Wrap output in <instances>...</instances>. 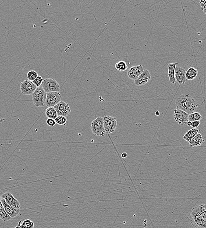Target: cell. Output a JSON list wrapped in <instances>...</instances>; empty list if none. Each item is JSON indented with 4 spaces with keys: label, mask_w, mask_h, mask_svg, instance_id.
Listing matches in <instances>:
<instances>
[{
    "label": "cell",
    "mask_w": 206,
    "mask_h": 228,
    "mask_svg": "<svg viewBox=\"0 0 206 228\" xmlns=\"http://www.w3.org/2000/svg\"><path fill=\"white\" fill-rule=\"evenodd\" d=\"M41 86L47 93L51 92H59L61 89L60 85L57 81L51 78L43 80Z\"/></svg>",
    "instance_id": "cell-5"
},
{
    "label": "cell",
    "mask_w": 206,
    "mask_h": 228,
    "mask_svg": "<svg viewBox=\"0 0 206 228\" xmlns=\"http://www.w3.org/2000/svg\"><path fill=\"white\" fill-rule=\"evenodd\" d=\"M18 224L21 225L22 228H34V223L30 219H26L23 221L21 220L19 222Z\"/></svg>",
    "instance_id": "cell-22"
},
{
    "label": "cell",
    "mask_w": 206,
    "mask_h": 228,
    "mask_svg": "<svg viewBox=\"0 0 206 228\" xmlns=\"http://www.w3.org/2000/svg\"><path fill=\"white\" fill-rule=\"evenodd\" d=\"M189 115L181 110L176 109L174 111V118L175 121L179 125H186L188 121Z\"/></svg>",
    "instance_id": "cell-10"
},
{
    "label": "cell",
    "mask_w": 206,
    "mask_h": 228,
    "mask_svg": "<svg viewBox=\"0 0 206 228\" xmlns=\"http://www.w3.org/2000/svg\"><path fill=\"white\" fill-rule=\"evenodd\" d=\"M43 80L42 77L41 76H38L35 80H34L32 82L36 86V87H39L41 86L42 83L43 81Z\"/></svg>",
    "instance_id": "cell-27"
},
{
    "label": "cell",
    "mask_w": 206,
    "mask_h": 228,
    "mask_svg": "<svg viewBox=\"0 0 206 228\" xmlns=\"http://www.w3.org/2000/svg\"><path fill=\"white\" fill-rule=\"evenodd\" d=\"M103 120L105 133L109 134L114 132L117 126L116 119L113 116L105 115Z\"/></svg>",
    "instance_id": "cell-7"
},
{
    "label": "cell",
    "mask_w": 206,
    "mask_h": 228,
    "mask_svg": "<svg viewBox=\"0 0 206 228\" xmlns=\"http://www.w3.org/2000/svg\"><path fill=\"white\" fill-rule=\"evenodd\" d=\"M62 101V95L59 92H51L47 93L45 105L48 107H54Z\"/></svg>",
    "instance_id": "cell-6"
},
{
    "label": "cell",
    "mask_w": 206,
    "mask_h": 228,
    "mask_svg": "<svg viewBox=\"0 0 206 228\" xmlns=\"http://www.w3.org/2000/svg\"><path fill=\"white\" fill-rule=\"evenodd\" d=\"M159 112L158 111H156L155 112V115H159Z\"/></svg>",
    "instance_id": "cell-34"
},
{
    "label": "cell",
    "mask_w": 206,
    "mask_h": 228,
    "mask_svg": "<svg viewBox=\"0 0 206 228\" xmlns=\"http://www.w3.org/2000/svg\"><path fill=\"white\" fill-rule=\"evenodd\" d=\"M178 64V62L172 63H169L168 65V77L170 82L172 84H174L176 82L175 77H174V72H175V68Z\"/></svg>",
    "instance_id": "cell-16"
},
{
    "label": "cell",
    "mask_w": 206,
    "mask_h": 228,
    "mask_svg": "<svg viewBox=\"0 0 206 228\" xmlns=\"http://www.w3.org/2000/svg\"><path fill=\"white\" fill-rule=\"evenodd\" d=\"M205 140L203 138L202 136L200 133H198L194 138L189 141V144L191 148H196L201 146L204 143Z\"/></svg>",
    "instance_id": "cell-17"
},
{
    "label": "cell",
    "mask_w": 206,
    "mask_h": 228,
    "mask_svg": "<svg viewBox=\"0 0 206 228\" xmlns=\"http://www.w3.org/2000/svg\"><path fill=\"white\" fill-rule=\"evenodd\" d=\"M46 122L48 126L51 127H53L55 126L56 123V122H55V120L52 119H47V120Z\"/></svg>",
    "instance_id": "cell-29"
},
{
    "label": "cell",
    "mask_w": 206,
    "mask_h": 228,
    "mask_svg": "<svg viewBox=\"0 0 206 228\" xmlns=\"http://www.w3.org/2000/svg\"><path fill=\"white\" fill-rule=\"evenodd\" d=\"M54 120L56 123L59 125H65L67 122V119L66 117L62 115L58 116Z\"/></svg>",
    "instance_id": "cell-26"
},
{
    "label": "cell",
    "mask_w": 206,
    "mask_h": 228,
    "mask_svg": "<svg viewBox=\"0 0 206 228\" xmlns=\"http://www.w3.org/2000/svg\"><path fill=\"white\" fill-rule=\"evenodd\" d=\"M186 125H187L188 126H192V122L189 121H188L187 122V123H186Z\"/></svg>",
    "instance_id": "cell-31"
},
{
    "label": "cell",
    "mask_w": 206,
    "mask_h": 228,
    "mask_svg": "<svg viewBox=\"0 0 206 228\" xmlns=\"http://www.w3.org/2000/svg\"><path fill=\"white\" fill-rule=\"evenodd\" d=\"M54 108L57 111L58 116L62 115L66 117L69 115L71 111L69 104L63 101H61L55 105Z\"/></svg>",
    "instance_id": "cell-9"
},
{
    "label": "cell",
    "mask_w": 206,
    "mask_h": 228,
    "mask_svg": "<svg viewBox=\"0 0 206 228\" xmlns=\"http://www.w3.org/2000/svg\"><path fill=\"white\" fill-rule=\"evenodd\" d=\"M115 68L120 72H124L128 69L127 65L125 61H120L116 63Z\"/></svg>",
    "instance_id": "cell-23"
},
{
    "label": "cell",
    "mask_w": 206,
    "mask_h": 228,
    "mask_svg": "<svg viewBox=\"0 0 206 228\" xmlns=\"http://www.w3.org/2000/svg\"><path fill=\"white\" fill-rule=\"evenodd\" d=\"M198 75V71L194 67H190L186 71V78L189 80L195 79Z\"/></svg>",
    "instance_id": "cell-19"
},
{
    "label": "cell",
    "mask_w": 206,
    "mask_h": 228,
    "mask_svg": "<svg viewBox=\"0 0 206 228\" xmlns=\"http://www.w3.org/2000/svg\"><path fill=\"white\" fill-rule=\"evenodd\" d=\"M1 198L5 199L7 204L11 206L14 207H20V203L11 193L6 192L1 195Z\"/></svg>",
    "instance_id": "cell-15"
},
{
    "label": "cell",
    "mask_w": 206,
    "mask_h": 228,
    "mask_svg": "<svg viewBox=\"0 0 206 228\" xmlns=\"http://www.w3.org/2000/svg\"><path fill=\"white\" fill-rule=\"evenodd\" d=\"M142 65H136L130 68L128 71L127 75L129 79L135 81L144 71Z\"/></svg>",
    "instance_id": "cell-11"
},
{
    "label": "cell",
    "mask_w": 206,
    "mask_h": 228,
    "mask_svg": "<svg viewBox=\"0 0 206 228\" xmlns=\"http://www.w3.org/2000/svg\"><path fill=\"white\" fill-rule=\"evenodd\" d=\"M202 119V117L199 112H194L189 115L188 120L193 122L196 121H200Z\"/></svg>",
    "instance_id": "cell-24"
},
{
    "label": "cell",
    "mask_w": 206,
    "mask_h": 228,
    "mask_svg": "<svg viewBox=\"0 0 206 228\" xmlns=\"http://www.w3.org/2000/svg\"><path fill=\"white\" fill-rule=\"evenodd\" d=\"M151 78L150 73L148 70H144L143 73L140 75L134 82L136 85L138 86H143L146 84L150 80Z\"/></svg>",
    "instance_id": "cell-13"
},
{
    "label": "cell",
    "mask_w": 206,
    "mask_h": 228,
    "mask_svg": "<svg viewBox=\"0 0 206 228\" xmlns=\"http://www.w3.org/2000/svg\"><path fill=\"white\" fill-rule=\"evenodd\" d=\"M22 228V227H21V225H20L18 224V225L17 226H16V228Z\"/></svg>",
    "instance_id": "cell-33"
},
{
    "label": "cell",
    "mask_w": 206,
    "mask_h": 228,
    "mask_svg": "<svg viewBox=\"0 0 206 228\" xmlns=\"http://www.w3.org/2000/svg\"><path fill=\"white\" fill-rule=\"evenodd\" d=\"M32 99L36 107H43L45 105L47 93L43 89L41 86L37 87L32 93Z\"/></svg>",
    "instance_id": "cell-3"
},
{
    "label": "cell",
    "mask_w": 206,
    "mask_h": 228,
    "mask_svg": "<svg viewBox=\"0 0 206 228\" xmlns=\"http://www.w3.org/2000/svg\"><path fill=\"white\" fill-rule=\"evenodd\" d=\"M91 128L92 133L95 136L104 137L106 134L104 126L103 117H98L92 121Z\"/></svg>",
    "instance_id": "cell-4"
},
{
    "label": "cell",
    "mask_w": 206,
    "mask_h": 228,
    "mask_svg": "<svg viewBox=\"0 0 206 228\" xmlns=\"http://www.w3.org/2000/svg\"><path fill=\"white\" fill-rule=\"evenodd\" d=\"M1 202L3 204L5 211L12 218L16 217L19 215L20 212V207H14L9 205L7 204L5 199H3V198H2V200H1Z\"/></svg>",
    "instance_id": "cell-14"
},
{
    "label": "cell",
    "mask_w": 206,
    "mask_h": 228,
    "mask_svg": "<svg viewBox=\"0 0 206 228\" xmlns=\"http://www.w3.org/2000/svg\"><path fill=\"white\" fill-rule=\"evenodd\" d=\"M36 86L29 80H25L20 84V90L23 94L25 95H31L36 90Z\"/></svg>",
    "instance_id": "cell-8"
},
{
    "label": "cell",
    "mask_w": 206,
    "mask_h": 228,
    "mask_svg": "<svg viewBox=\"0 0 206 228\" xmlns=\"http://www.w3.org/2000/svg\"><path fill=\"white\" fill-rule=\"evenodd\" d=\"M200 3L201 9L206 15V0H201Z\"/></svg>",
    "instance_id": "cell-28"
},
{
    "label": "cell",
    "mask_w": 206,
    "mask_h": 228,
    "mask_svg": "<svg viewBox=\"0 0 206 228\" xmlns=\"http://www.w3.org/2000/svg\"><path fill=\"white\" fill-rule=\"evenodd\" d=\"M1 200H2V198H1V196H0V203H1Z\"/></svg>",
    "instance_id": "cell-35"
},
{
    "label": "cell",
    "mask_w": 206,
    "mask_h": 228,
    "mask_svg": "<svg viewBox=\"0 0 206 228\" xmlns=\"http://www.w3.org/2000/svg\"><path fill=\"white\" fill-rule=\"evenodd\" d=\"M174 77L176 82L179 84H185L186 82V71L181 67L176 66L174 72Z\"/></svg>",
    "instance_id": "cell-12"
},
{
    "label": "cell",
    "mask_w": 206,
    "mask_h": 228,
    "mask_svg": "<svg viewBox=\"0 0 206 228\" xmlns=\"http://www.w3.org/2000/svg\"><path fill=\"white\" fill-rule=\"evenodd\" d=\"M38 76V73L34 70L30 71L27 74V78L30 81L33 82Z\"/></svg>",
    "instance_id": "cell-25"
},
{
    "label": "cell",
    "mask_w": 206,
    "mask_h": 228,
    "mask_svg": "<svg viewBox=\"0 0 206 228\" xmlns=\"http://www.w3.org/2000/svg\"><path fill=\"white\" fill-rule=\"evenodd\" d=\"M190 220L195 228H206V205L194 207L191 212Z\"/></svg>",
    "instance_id": "cell-2"
},
{
    "label": "cell",
    "mask_w": 206,
    "mask_h": 228,
    "mask_svg": "<svg viewBox=\"0 0 206 228\" xmlns=\"http://www.w3.org/2000/svg\"><path fill=\"white\" fill-rule=\"evenodd\" d=\"M200 124H201V122H200V121L193 122H192V127H193L194 128H196L199 127Z\"/></svg>",
    "instance_id": "cell-30"
},
{
    "label": "cell",
    "mask_w": 206,
    "mask_h": 228,
    "mask_svg": "<svg viewBox=\"0 0 206 228\" xmlns=\"http://www.w3.org/2000/svg\"><path fill=\"white\" fill-rule=\"evenodd\" d=\"M176 109L181 110L188 115L196 112L198 104L189 94H183L179 97L175 102Z\"/></svg>",
    "instance_id": "cell-1"
},
{
    "label": "cell",
    "mask_w": 206,
    "mask_h": 228,
    "mask_svg": "<svg viewBox=\"0 0 206 228\" xmlns=\"http://www.w3.org/2000/svg\"><path fill=\"white\" fill-rule=\"evenodd\" d=\"M127 156V154L126 153H123L122 154V157L123 158H126Z\"/></svg>",
    "instance_id": "cell-32"
},
{
    "label": "cell",
    "mask_w": 206,
    "mask_h": 228,
    "mask_svg": "<svg viewBox=\"0 0 206 228\" xmlns=\"http://www.w3.org/2000/svg\"><path fill=\"white\" fill-rule=\"evenodd\" d=\"M12 218L5 211V208L3 206L2 202L0 203V219L6 222L11 220Z\"/></svg>",
    "instance_id": "cell-21"
},
{
    "label": "cell",
    "mask_w": 206,
    "mask_h": 228,
    "mask_svg": "<svg viewBox=\"0 0 206 228\" xmlns=\"http://www.w3.org/2000/svg\"><path fill=\"white\" fill-rule=\"evenodd\" d=\"M45 115L48 119H55L58 116L57 111L54 107H48L46 110Z\"/></svg>",
    "instance_id": "cell-20"
},
{
    "label": "cell",
    "mask_w": 206,
    "mask_h": 228,
    "mask_svg": "<svg viewBox=\"0 0 206 228\" xmlns=\"http://www.w3.org/2000/svg\"><path fill=\"white\" fill-rule=\"evenodd\" d=\"M199 130L196 128L191 129L184 135L183 139L185 141L189 142L199 133Z\"/></svg>",
    "instance_id": "cell-18"
}]
</instances>
